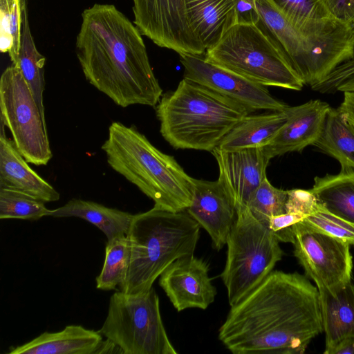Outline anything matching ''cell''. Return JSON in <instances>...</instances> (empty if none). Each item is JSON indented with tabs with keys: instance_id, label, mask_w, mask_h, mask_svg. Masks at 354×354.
Segmentation results:
<instances>
[{
	"instance_id": "cell-11",
	"label": "cell",
	"mask_w": 354,
	"mask_h": 354,
	"mask_svg": "<svg viewBox=\"0 0 354 354\" xmlns=\"http://www.w3.org/2000/svg\"><path fill=\"white\" fill-rule=\"evenodd\" d=\"M132 1L134 24L155 44L179 55L205 53L189 26L185 0Z\"/></svg>"
},
{
	"instance_id": "cell-16",
	"label": "cell",
	"mask_w": 354,
	"mask_h": 354,
	"mask_svg": "<svg viewBox=\"0 0 354 354\" xmlns=\"http://www.w3.org/2000/svg\"><path fill=\"white\" fill-rule=\"evenodd\" d=\"M194 195L189 214L209 234L214 248L220 250L226 245L236 218V207L218 181L194 178Z\"/></svg>"
},
{
	"instance_id": "cell-6",
	"label": "cell",
	"mask_w": 354,
	"mask_h": 354,
	"mask_svg": "<svg viewBox=\"0 0 354 354\" xmlns=\"http://www.w3.org/2000/svg\"><path fill=\"white\" fill-rule=\"evenodd\" d=\"M205 59L265 86L300 91L304 82L257 24H237L206 50Z\"/></svg>"
},
{
	"instance_id": "cell-10",
	"label": "cell",
	"mask_w": 354,
	"mask_h": 354,
	"mask_svg": "<svg viewBox=\"0 0 354 354\" xmlns=\"http://www.w3.org/2000/svg\"><path fill=\"white\" fill-rule=\"evenodd\" d=\"M292 232L294 255L305 276L313 280L318 289L335 295L351 282L353 257L350 244L303 221L293 225Z\"/></svg>"
},
{
	"instance_id": "cell-25",
	"label": "cell",
	"mask_w": 354,
	"mask_h": 354,
	"mask_svg": "<svg viewBox=\"0 0 354 354\" xmlns=\"http://www.w3.org/2000/svg\"><path fill=\"white\" fill-rule=\"evenodd\" d=\"M313 145L336 159L341 168L354 170V132L338 109L330 107L321 133Z\"/></svg>"
},
{
	"instance_id": "cell-23",
	"label": "cell",
	"mask_w": 354,
	"mask_h": 354,
	"mask_svg": "<svg viewBox=\"0 0 354 354\" xmlns=\"http://www.w3.org/2000/svg\"><path fill=\"white\" fill-rule=\"evenodd\" d=\"M134 214L102 204L73 198L65 205L50 209L49 216L77 217L84 219L100 229L106 236L107 242L127 235Z\"/></svg>"
},
{
	"instance_id": "cell-22",
	"label": "cell",
	"mask_w": 354,
	"mask_h": 354,
	"mask_svg": "<svg viewBox=\"0 0 354 354\" xmlns=\"http://www.w3.org/2000/svg\"><path fill=\"white\" fill-rule=\"evenodd\" d=\"M287 109L281 111L248 114L230 131L217 148L230 151L266 147L287 122Z\"/></svg>"
},
{
	"instance_id": "cell-14",
	"label": "cell",
	"mask_w": 354,
	"mask_h": 354,
	"mask_svg": "<svg viewBox=\"0 0 354 354\" xmlns=\"http://www.w3.org/2000/svg\"><path fill=\"white\" fill-rule=\"evenodd\" d=\"M159 277V285L178 312L205 310L214 301L216 289L209 275V266L194 254L176 259Z\"/></svg>"
},
{
	"instance_id": "cell-3",
	"label": "cell",
	"mask_w": 354,
	"mask_h": 354,
	"mask_svg": "<svg viewBox=\"0 0 354 354\" xmlns=\"http://www.w3.org/2000/svg\"><path fill=\"white\" fill-rule=\"evenodd\" d=\"M156 106L160 133L171 147L210 152L252 113L231 98L185 78Z\"/></svg>"
},
{
	"instance_id": "cell-36",
	"label": "cell",
	"mask_w": 354,
	"mask_h": 354,
	"mask_svg": "<svg viewBox=\"0 0 354 354\" xmlns=\"http://www.w3.org/2000/svg\"><path fill=\"white\" fill-rule=\"evenodd\" d=\"M330 15L338 21L354 26V0H324Z\"/></svg>"
},
{
	"instance_id": "cell-38",
	"label": "cell",
	"mask_w": 354,
	"mask_h": 354,
	"mask_svg": "<svg viewBox=\"0 0 354 354\" xmlns=\"http://www.w3.org/2000/svg\"><path fill=\"white\" fill-rule=\"evenodd\" d=\"M332 354H354V336L342 341L333 350Z\"/></svg>"
},
{
	"instance_id": "cell-5",
	"label": "cell",
	"mask_w": 354,
	"mask_h": 354,
	"mask_svg": "<svg viewBox=\"0 0 354 354\" xmlns=\"http://www.w3.org/2000/svg\"><path fill=\"white\" fill-rule=\"evenodd\" d=\"M201 227L187 210L172 212L154 205L134 214L127 234L130 264L119 290L134 295L150 290L174 261L194 254Z\"/></svg>"
},
{
	"instance_id": "cell-1",
	"label": "cell",
	"mask_w": 354,
	"mask_h": 354,
	"mask_svg": "<svg viewBox=\"0 0 354 354\" xmlns=\"http://www.w3.org/2000/svg\"><path fill=\"white\" fill-rule=\"evenodd\" d=\"M322 332L317 286L297 272L276 270L230 306L218 339L234 354H302Z\"/></svg>"
},
{
	"instance_id": "cell-34",
	"label": "cell",
	"mask_w": 354,
	"mask_h": 354,
	"mask_svg": "<svg viewBox=\"0 0 354 354\" xmlns=\"http://www.w3.org/2000/svg\"><path fill=\"white\" fill-rule=\"evenodd\" d=\"M306 216L293 212H286L270 217L265 225L280 242H293L292 226Z\"/></svg>"
},
{
	"instance_id": "cell-4",
	"label": "cell",
	"mask_w": 354,
	"mask_h": 354,
	"mask_svg": "<svg viewBox=\"0 0 354 354\" xmlns=\"http://www.w3.org/2000/svg\"><path fill=\"white\" fill-rule=\"evenodd\" d=\"M102 149L110 167L152 199L155 205L180 212L191 205L194 178L133 125L111 123Z\"/></svg>"
},
{
	"instance_id": "cell-27",
	"label": "cell",
	"mask_w": 354,
	"mask_h": 354,
	"mask_svg": "<svg viewBox=\"0 0 354 354\" xmlns=\"http://www.w3.org/2000/svg\"><path fill=\"white\" fill-rule=\"evenodd\" d=\"M130 258V242L127 235L106 242L103 267L95 279L96 288L102 290L119 288L126 279Z\"/></svg>"
},
{
	"instance_id": "cell-21",
	"label": "cell",
	"mask_w": 354,
	"mask_h": 354,
	"mask_svg": "<svg viewBox=\"0 0 354 354\" xmlns=\"http://www.w3.org/2000/svg\"><path fill=\"white\" fill-rule=\"evenodd\" d=\"M318 290L325 333L324 353L332 354L342 341L354 336V286L349 282L335 295L322 288Z\"/></svg>"
},
{
	"instance_id": "cell-15",
	"label": "cell",
	"mask_w": 354,
	"mask_h": 354,
	"mask_svg": "<svg viewBox=\"0 0 354 354\" xmlns=\"http://www.w3.org/2000/svg\"><path fill=\"white\" fill-rule=\"evenodd\" d=\"M219 170L218 181L232 198L236 209L247 206L250 196L267 178L270 158L262 148L212 151Z\"/></svg>"
},
{
	"instance_id": "cell-28",
	"label": "cell",
	"mask_w": 354,
	"mask_h": 354,
	"mask_svg": "<svg viewBox=\"0 0 354 354\" xmlns=\"http://www.w3.org/2000/svg\"><path fill=\"white\" fill-rule=\"evenodd\" d=\"M45 203L26 193L0 187V218L37 221L49 216Z\"/></svg>"
},
{
	"instance_id": "cell-32",
	"label": "cell",
	"mask_w": 354,
	"mask_h": 354,
	"mask_svg": "<svg viewBox=\"0 0 354 354\" xmlns=\"http://www.w3.org/2000/svg\"><path fill=\"white\" fill-rule=\"evenodd\" d=\"M302 221L315 230L354 245V223L330 213L319 203L315 212Z\"/></svg>"
},
{
	"instance_id": "cell-33",
	"label": "cell",
	"mask_w": 354,
	"mask_h": 354,
	"mask_svg": "<svg viewBox=\"0 0 354 354\" xmlns=\"http://www.w3.org/2000/svg\"><path fill=\"white\" fill-rule=\"evenodd\" d=\"M354 82V57L335 68L321 82L311 87L321 93H333L342 86Z\"/></svg>"
},
{
	"instance_id": "cell-19",
	"label": "cell",
	"mask_w": 354,
	"mask_h": 354,
	"mask_svg": "<svg viewBox=\"0 0 354 354\" xmlns=\"http://www.w3.org/2000/svg\"><path fill=\"white\" fill-rule=\"evenodd\" d=\"M239 0H185L188 21L205 50L237 24Z\"/></svg>"
},
{
	"instance_id": "cell-17",
	"label": "cell",
	"mask_w": 354,
	"mask_h": 354,
	"mask_svg": "<svg viewBox=\"0 0 354 354\" xmlns=\"http://www.w3.org/2000/svg\"><path fill=\"white\" fill-rule=\"evenodd\" d=\"M328 103L313 100L287 109L288 120L271 142L263 147L270 158L300 152L318 138L330 109Z\"/></svg>"
},
{
	"instance_id": "cell-12",
	"label": "cell",
	"mask_w": 354,
	"mask_h": 354,
	"mask_svg": "<svg viewBox=\"0 0 354 354\" xmlns=\"http://www.w3.org/2000/svg\"><path fill=\"white\" fill-rule=\"evenodd\" d=\"M183 78L207 87L237 102L252 113L281 111L288 105L273 97L267 86L208 62L202 55L180 54Z\"/></svg>"
},
{
	"instance_id": "cell-31",
	"label": "cell",
	"mask_w": 354,
	"mask_h": 354,
	"mask_svg": "<svg viewBox=\"0 0 354 354\" xmlns=\"http://www.w3.org/2000/svg\"><path fill=\"white\" fill-rule=\"evenodd\" d=\"M295 28L332 17L324 0H272Z\"/></svg>"
},
{
	"instance_id": "cell-24",
	"label": "cell",
	"mask_w": 354,
	"mask_h": 354,
	"mask_svg": "<svg viewBox=\"0 0 354 354\" xmlns=\"http://www.w3.org/2000/svg\"><path fill=\"white\" fill-rule=\"evenodd\" d=\"M330 213L354 223V170L341 168L337 174L316 176L310 189Z\"/></svg>"
},
{
	"instance_id": "cell-9",
	"label": "cell",
	"mask_w": 354,
	"mask_h": 354,
	"mask_svg": "<svg viewBox=\"0 0 354 354\" xmlns=\"http://www.w3.org/2000/svg\"><path fill=\"white\" fill-rule=\"evenodd\" d=\"M1 122L28 163L46 165L53 156L44 115L20 69L11 65L0 79Z\"/></svg>"
},
{
	"instance_id": "cell-26",
	"label": "cell",
	"mask_w": 354,
	"mask_h": 354,
	"mask_svg": "<svg viewBox=\"0 0 354 354\" xmlns=\"http://www.w3.org/2000/svg\"><path fill=\"white\" fill-rule=\"evenodd\" d=\"M21 46L17 63L34 97L44 115L43 93L45 87V57L38 51L31 35L26 0H21ZM13 65V64H12Z\"/></svg>"
},
{
	"instance_id": "cell-30",
	"label": "cell",
	"mask_w": 354,
	"mask_h": 354,
	"mask_svg": "<svg viewBox=\"0 0 354 354\" xmlns=\"http://www.w3.org/2000/svg\"><path fill=\"white\" fill-rule=\"evenodd\" d=\"M288 190L274 187L266 178L250 197L248 207L263 224L273 216L286 212Z\"/></svg>"
},
{
	"instance_id": "cell-8",
	"label": "cell",
	"mask_w": 354,
	"mask_h": 354,
	"mask_svg": "<svg viewBox=\"0 0 354 354\" xmlns=\"http://www.w3.org/2000/svg\"><path fill=\"white\" fill-rule=\"evenodd\" d=\"M98 332L124 354H176L166 333L153 287L139 294L118 291Z\"/></svg>"
},
{
	"instance_id": "cell-37",
	"label": "cell",
	"mask_w": 354,
	"mask_h": 354,
	"mask_svg": "<svg viewBox=\"0 0 354 354\" xmlns=\"http://www.w3.org/2000/svg\"><path fill=\"white\" fill-rule=\"evenodd\" d=\"M343 93V101L337 109L354 132V91Z\"/></svg>"
},
{
	"instance_id": "cell-2",
	"label": "cell",
	"mask_w": 354,
	"mask_h": 354,
	"mask_svg": "<svg viewBox=\"0 0 354 354\" xmlns=\"http://www.w3.org/2000/svg\"><path fill=\"white\" fill-rule=\"evenodd\" d=\"M142 35L112 4L95 3L82 14L75 46L84 75L122 108L156 106L162 95Z\"/></svg>"
},
{
	"instance_id": "cell-13",
	"label": "cell",
	"mask_w": 354,
	"mask_h": 354,
	"mask_svg": "<svg viewBox=\"0 0 354 354\" xmlns=\"http://www.w3.org/2000/svg\"><path fill=\"white\" fill-rule=\"evenodd\" d=\"M259 14L256 24L282 53L305 85L324 79L316 51L310 40L297 30L272 0H254Z\"/></svg>"
},
{
	"instance_id": "cell-29",
	"label": "cell",
	"mask_w": 354,
	"mask_h": 354,
	"mask_svg": "<svg viewBox=\"0 0 354 354\" xmlns=\"http://www.w3.org/2000/svg\"><path fill=\"white\" fill-rule=\"evenodd\" d=\"M21 35V0H0V50L8 53L13 65L18 60Z\"/></svg>"
},
{
	"instance_id": "cell-35",
	"label": "cell",
	"mask_w": 354,
	"mask_h": 354,
	"mask_svg": "<svg viewBox=\"0 0 354 354\" xmlns=\"http://www.w3.org/2000/svg\"><path fill=\"white\" fill-rule=\"evenodd\" d=\"M318 205L317 199L310 189H293L288 190L286 203V212L298 213L307 217L315 212Z\"/></svg>"
},
{
	"instance_id": "cell-20",
	"label": "cell",
	"mask_w": 354,
	"mask_h": 354,
	"mask_svg": "<svg viewBox=\"0 0 354 354\" xmlns=\"http://www.w3.org/2000/svg\"><path fill=\"white\" fill-rule=\"evenodd\" d=\"M102 335L80 325H68L62 330L44 332L9 354H98Z\"/></svg>"
},
{
	"instance_id": "cell-39",
	"label": "cell",
	"mask_w": 354,
	"mask_h": 354,
	"mask_svg": "<svg viewBox=\"0 0 354 354\" xmlns=\"http://www.w3.org/2000/svg\"><path fill=\"white\" fill-rule=\"evenodd\" d=\"M337 91H354V82L342 86L341 87L339 88Z\"/></svg>"
},
{
	"instance_id": "cell-18",
	"label": "cell",
	"mask_w": 354,
	"mask_h": 354,
	"mask_svg": "<svg viewBox=\"0 0 354 354\" xmlns=\"http://www.w3.org/2000/svg\"><path fill=\"white\" fill-rule=\"evenodd\" d=\"M4 127L1 122L0 187L26 193L44 203L58 201L59 192L28 165L13 140L6 136Z\"/></svg>"
},
{
	"instance_id": "cell-7",
	"label": "cell",
	"mask_w": 354,
	"mask_h": 354,
	"mask_svg": "<svg viewBox=\"0 0 354 354\" xmlns=\"http://www.w3.org/2000/svg\"><path fill=\"white\" fill-rule=\"evenodd\" d=\"M236 213L227 239L226 262L221 274L230 306L259 285L283 255L280 241L248 206L236 209Z\"/></svg>"
}]
</instances>
